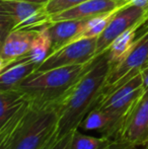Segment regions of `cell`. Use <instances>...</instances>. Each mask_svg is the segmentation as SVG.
Instances as JSON below:
<instances>
[{"label": "cell", "instance_id": "cell-1", "mask_svg": "<svg viewBox=\"0 0 148 149\" xmlns=\"http://www.w3.org/2000/svg\"><path fill=\"white\" fill-rule=\"evenodd\" d=\"M111 70L107 50L93 59L88 70L58 104L60 116L57 139L78 129L85 116L97 107Z\"/></svg>", "mask_w": 148, "mask_h": 149}, {"label": "cell", "instance_id": "cell-2", "mask_svg": "<svg viewBox=\"0 0 148 149\" xmlns=\"http://www.w3.org/2000/svg\"><path fill=\"white\" fill-rule=\"evenodd\" d=\"M58 104H31L26 117L0 149H46L57 140Z\"/></svg>", "mask_w": 148, "mask_h": 149}, {"label": "cell", "instance_id": "cell-3", "mask_svg": "<svg viewBox=\"0 0 148 149\" xmlns=\"http://www.w3.org/2000/svg\"><path fill=\"white\" fill-rule=\"evenodd\" d=\"M92 61L87 64L34 72L24 79L16 89L22 92L33 104L44 106L59 104L88 70Z\"/></svg>", "mask_w": 148, "mask_h": 149}, {"label": "cell", "instance_id": "cell-4", "mask_svg": "<svg viewBox=\"0 0 148 149\" xmlns=\"http://www.w3.org/2000/svg\"><path fill=\"white\" fill-rule=\"evenodd\" d=\"M148 59V29L135 41L131 50L120 63L114 66L108 76L99 102L112 91L124 85L141 73ZM97 102V104H99Z\"/></svg>", "mask_w": 148, "mask_h": 149}, {"label": "cell", "instance_id": "cell-5", "mask_svg": "<svg viewBox=\"0 0 148 149\" xmlns=\"http://www.w3.org/2000/svg\"><path fill=\"white\" fill-rule=\"evenodd\" d=\"M144 92L142 74L139 73L124 85L118 87L109 95L104 97L95 108H99L113 115L123 128L125 121L130 115L132 109L142 97Z\"/></svg>", "mask_w": 148, "mask_h": 149}, {"label": "cell", "instance_id": "cell-6", "mask_svg": "<svg viewBox=\"0 0 148 149\" xmlns=\"http://www.w3.org/2000/svg\"><path fill=\"white\" fill-rule=\"evenodd\" d=\"M97 38L80 39L67 44L57 51L52 52L47 59L38 67L36 72L91 62L97 57Z\"/></svg>", "mask_w": 148, "mask_h": 149}, {"label": "cell", "instance_id": "cell-7", "mask_svg": "<svg viewBox=\"0 0 148 149\" xmlns=\"http://www.w3.org/2000/svg\"><path fill=\"white\" fill-rule=\"evenodd\" d=\"M148 18V10L134 4L119 7L106 30L97 40V56L106 52L117 38L140 20Z\"/></svg>", "mask_w": 148, "mask_h": 149}, {"label": "cell", "instance_id": "cell-8", "mask_svg": "<svg viewBox=\"0 0 148 149\" xmlns=\"http://www.w3.org/2000/svg\"><path fill=\"white\" fill-rule=\"evenodd\" d=\"M118 139L138 147L148 143V91L144 92L125 121Z\"/></svg>", "mask_w": 148, "mask_h": 149}, {"label": "cell", "instance_id": "cell-9", "mask_svg": "<svg viewBox=\"0 0 148 149\" xmlns=\"http://www.w3.org/2000/svg\"><path fill=\"white\" fill-rule=\"evenodd\" d=\"M45 5L30 0H0L2 42L11 31L44 10Z\"/></svg>", "mask_w": 148, "mask_h": 149}, {"label": "cell", "instance_id": "cell-10", "mask_svg": "<svg viewBox=\"0 0 148 149\" xmlns=\"http://www.w3.org/2000/svg\"><path fill=\"white\" fill-rule=\"evenodd\" d=\"M39 29L11 31L1 45L0 52V71L12 62L28 53L38 35Z\"/></svg>", "mask_w": 148, "mask_h": 149}, {"label": "cell", "instance_id": "cell-11", "mask_svg": "<svg viewBox=\"0 0 148 149\" xmlns=\"http://www.w3.org/2000/svg\"><path fill=\"white\" fill-rule=\"evenodd\" d=\"M121 7L117 0H88L60 13L51 16V22L71 19H85L113 11Z\"/></svg>", "mask_w": 148, "mask_h": 149}, {"label": "cell", "instance_id": "cell-12", "mask_svg": "<svg viewBox=\"0 0 148 149\" xmlns=\"http://www.w3.org/2000/svg\"><path fill=\"white\" fill-rule=\"evenodd\" d=\"M88 20L89 18L50 22L48 24V30L52 40V52L76 41L86 28Z\"/></svg>", "mask_w": 148, "mask_h": 149}, {"label": "cell", "instance_id": "cell-13", "mask_svg": "<svg viewBox=\"0 0 148 149\" xmlns=\"http://www.w3.org/2000/svg\"><path fill=\"white\" fill-rule=\"evenodd\" d=\"M79 128L85 131H97L103 136L115 140L118 139L121 133L120 123L110 113L105 112L99 108L91 110L81 122Z\"/></svg>", "mask_w": 148, "mask_h": 149}, {"label": "cell", "instance_id": "cell-14", "mask_svg": "<svg viewBox=\"0 0 148 149\" xmlns=\"http://www.w3.org/2000/svg\"><path fill=\"white\" fill-rule=\"evenodd\" d=\"M40 65L28 61H16L0 71V91L16 89Z\"/></svg>", "mask_w": 148, "mask_h": 149}, {"label": "cell", "instance_id": "cell-15", "mask_svg": "<svg viewBox=\"0 0 148 149\" xmlns=\"http://www.w3.org/2000/svg\"><path fill=\"white\" fill-rule=\"evenodd\" d=\"M147 20L148 18H145V19H142L139 22H137L135 26H133L132 28H130L124 33H122L119 38H117L114 43L110 46V48L108 49V52H109V57L112 64V68L114 66H116L118 63H120L125 58V56L128 54V52L132 48L133 44L137 40L136 35L138 33V31L140 30V28Z\"/></svg>", "mask_w": 148, "mask_h": 149}, {"label": "cell", "instance_id": "cell-16", "mask_svg": "<svg viewBox=\"0 0 148 149\" xmlns=\"http://www.w3.org/2000/svg\"><path fill=\"white\" fill-rule=\"evenodd\" d=\"M48 24L39 28L38 35L28 53L16 61H28V62H34L41 65L47 59L48 56L52 53V40L48 30Z\"/></svg>", "mask_w": 148, "mask_h": 149}, {"label": "cell", "instance_id": "cell-17", "mask_svg": "<svg viewBox=\"0 0 148 149\" xmlns=\"http://www.w3.org/2000/svg\"><path fill=\"white\" fill-rule=\"evenodd\" d=\"M112 142L113 139L109 137H93L84 135L76 129L72 134L71 149H104Z\"/></svg>", "mask_w": 148, "mask_h": 149}, {"label": "cell", "instance_id": "cell-18", "mask_svg": "<svg viewBox=\"0 0 148 149\" xmlns=\"http://www.w3.org/2000/svg\"><path fill=\"white\" fill-rule=\"evenodd\" d=\"M118 9L119 8H117V9L113 10V11L89 18L88 22L86 24V28L80 33V36H79L77 40L85 39V38H99L101 35V33L106 30V28L110 24V22L114 17L115 13H116Z\"/></svg>", "mask_w": 148, "mask_h": 149}, {"label": "cell", "instance_id": "cell-19", "mask_svg": "<svg viewBox=\"0 0 148 149\" xmlns=\"http://www.w3.org/2000/svg\"><path fill=\"white\" fill-rule=\"evenodd\" d=\"M88 0H51L45 5V11L50 16L68 10Z\"/></svg>", "mask_w": 148, "mask_h": 149}, {"label": "cell", "instance_id": "cell-20", "mask_svg": "<svg viewBox=\"0 0 148 149\" xmlns=\"http://www.w3.org/2000/svg\"><path fill=\"white\" fill-rule=\"evenodd\" d=\"M72 134H73V132L67 134L66 136L60 138V139H57L50 149H71Z\"/></svg>", "mask_w": 148, "mask_h": 149}, {"label": "cell", "instance_id": "cell-21", "mask_svg": "<svg viewBox=\"0 0 148 149\" xmlns=\"http://www.w3.org/2000/svg\"><path fill=\"white\" fill-rule=\"evenodd\" d=\"M142 147H138L133 144H130L126 141H123L121 139H115L110 145H108L104 149H141Z\"/></svg>", "mask_w": 148, "mask_h": 149}, {"label": "cell", "instance_id": "cell-22", "mask_svg": "<svg viewBox=\"0 0 148 149\" xmlns=\"http://www.w3.org/2000/svg\"><path fill=\"white\" fill-rule=\"evenodd\" d=\"M128 4H134V5L140 6V7L148 10V0H123L121 2V6L128 5Z\"/></svg>", "mask_w": 148, "mask_h": 149}, {"label": "cell", "instance_id": "cell-23", "mask_svg": "<svg viewBox=\"0 0 148 149\" xmlns=\"http://www.w3.org/2000/svg\"><path fill=\"white\" fill-rule=\"evenodd\" d=\"M142 74V79H143V87H144L145 92L148 91V66L144 67L141 71Z\"/></svg>", "mask_w": 148, "mask_h": 149}, {"label": "cell", "instance_id": "cell-24", "mask_svg": "<svg viewBox=\"0 0 148 149\" xmlns=\"http://www.w3.org/2000/svg\"><path fill=\"white\" fill-rule=\"evenodd\" d=\"M32 2H36V3H40V4H43V5H46L48 2H50L51 0H30Z\"/></svg>", "mask_w": 148, "mask_h": 149}, {"label": "cell", "instance_id": "cell-25", "mask_svg": "<svg viewBox=\"0 0 148 149\" xmlns=\"http://www.w3.org/2000/svg\"><path fill=\"white\" fill-rule=\"evenodd\" d=\"M141 149H148V146L147 145H145V146H142V148Z\"/></svg>", "mask_w": 148, "mask_h": 149}, {"label": "cell", "instance_id": "cell-26", "mask_svg": "<svg viewBox=\"0 0 148 149\" xmlns=\"http://www.w3.org/2000/svg\"><path fill=\"white\" fill-rule=\"evenodd\" d=\"M146 66H148V59H147V62H146V64H145L144 67H146Z\"/></svg>", "mask_w": 148, "mask_h": 149}, {"label": "cell", "instance_id": "cell-27", "mask_svg": "<svg viewBox=\"0 0 148 149\" xmlns=\"http://www.w3.org/2000/svg\"><path fill=\"white\" fill-rule=\"evenodd\" d=\"M117 1H119V2H120V5H121V2H122L123 0H117Z\"/></svg>", "mask_w": 148, "mask_h": 149}, {"label": "cell", "instance_id": "cell-28", "mask_svg": "<svg viewBox=\"0 0 148 149\" xmlns=\"http://www.w3.org/2000/svg\"><path fill=\"white\" fill-rule=\"evenodd\" d=\"M53 144H54V143H53ZM53 144H52V145H53ZM52 145H51V146H52ZM51 146H49V147H48V148H46V149H50V148H51Z\"/></svg>", "mask_w": 148, "mask_h": 149}, {"label": "cell", "instance_id": "cell-29", "mask_svg": "<svg viewBox=\"0 0 148 149\" xmlns=\"http://www.w3.org/2000/svg\"><path fill=\"white\" fill-rule=\"evenodd\" d=\"M147 146H148V143H147Z\"/></svg>", "mask_w": 148, "mask_h": 149}]
</instances>
